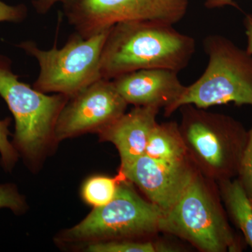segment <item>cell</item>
Returning a JSON list of instances; mask_svg holds the SVG:
<instances>
[{"instance_id":"6da1fadb","label":"cell","mask_w":252,"mask_h":252,"mask_svg":"<svg viewBox=\"0 0 252 252\" xmlns=\"http://www.w3.org/2000/svg\"><path fill=\"white\" fill-rule=\"evenodd\" d=\"M173 26L149 22L113 26L101 56L102 78L112 80L140 69H185L195 54V41Z\"/></svg>"},{"instance_id":"7a4b0ae2","label":"cell","mask_w":252,"mask_h":252,"mask_svg":"<svg viewBox=\"0 0 252 252\" xmlns=\"http://www.w3.org/2000/svg\"><path fill=\"white\" fill-rule=\"evenodd\" d=\"M160 231L203 252H240L246 243L230 227L216 182L198 170L178 201L164 215Z\"/></svg>"},{"instance_id":"3957f363","label":"cell","mask_w":252,"mask_h":252,"mask_svg":"<svg viewBox=\"0 0 252 252\" xmlns=\"http://www.w3.org/2000/svg\"><path fill=\"white\" fill-rule=\"evenodd\" d=\"M180 109L179 127L195 168L215 182L237 177L248 140V131L243 124L230 116L192 104Z\"/></svg>"},{"instance_id":"277c9868","label":"cell","mask_w":252,"mask_h":252,"mask_svg":"<svg viewBox=\"0 0 252 252\" xmlns=\"http://www.w3.org/2000/svg\"><path fill=\"white\" fill-rule=\"evenodd\" d=\"M0 95L15 119L13 145L32 167L44 158L55 140V127L69 97L48 95L19 81L11 62L0 55Z\"/></svg>"},{"instance_id":"5b68a950","label":"cell","mask_w":252,"mask_h":252,"mask_svg":"<svg viewBox=\"0 0 252 252\" xmlns=\"http://www.w3.org/2000/svg\"><path fill=\"white\" fill-rule=\"evenodd\" d=\"M203 48L209 59L205 72L186 86L167 117L187 104L202 109L229 103L252 106V55L220 34L207 35Z\"/></svg>"},{"instance_id":"8992f818","label":"cell","mask_w":252,"mask_h":252,"mask_svg":"<svg viewBox=\"0 0 252 252\" xmlns=\"http://www.w3.org/2000/svg\"><path fill=\"white\" fill-rule=\"evenodd\" d=\"M163 211L144 200L131 182L121 181L112 201L94 210L80 223L66 230L61 240L90 244L117 240H135L160 231Z\"/></svg>"},{"instance_id":"52a82bcc","label":"cell","mask_w":252,"mask_h":252,"mask_svg":"<svg viewBox=\"0 0 252 252\" xmlns=\"http://www.w3.org/2000/svg\"><path fill=\"white\" fill-rule=\"evenodd\" d=\"M109 30L84 38L77 32L61 49L42 50L32 41L19 47L39 63V76L33 88L44 94L54 93L70 97L102 79L101 56Z\"/></svg>"},{"instance_id":"ba28073f","label":"cell","mask_w":252,"mask_h":252,"mask_svg":"<svg viewBox=\"0 0 252 252\" xmlns=\"http://www.w3.org/2000/svg\"><path fill=\"white\" fill-rule=\"evenodd\" d=\"M189 4V0H74L63 6L68 23L86 39L120 23L174 26L185 17Z\"/></svg>"},{"instance_id":"9c48e42d","label":"cell","mask_w":252,"mask_h":252,"mask_svg":"<svg viewBox=\"0 0 252 252\" xmlns=\"http://www.w3.org/2000/svg\"><path fill=\"white\" fill-rule=\"evenodd\" d=\"M127 106L112 80L99 79L69 99L56 122V143L90 132L99 134L125 114Z\"/></svg>"},{"instance_id":"30bf717a","label":"cell","mask_w":252,"mask_h":252,"mask_svg":"<svg viewBox=\"0 0 252 252\" xmlns=\"http://www.w3.org/2000/svg\"><path fill=\"white\" fill-rule=\"evenodd\" d=\"M196 170L189 158L177 162H161L144 154L120 167L119 173L124 180L135 184L149 201L165 214L178 201Z\"/></svg>"},{"instance_id":"8fae6325","label":"cell","mask_w":252,"mask_h":252,"mask_svg":"<svg viewBox=\"0 0 252 252\" xmlns=\"http://www.w3.org/2000/svg\"><path fill=\"white\" fill-rule=\"evenodd\" d=\"M179 72L168 69H140L112 79L119 94L135 107H155L167 113L185 90Z\"/></svg>"},{"instance_id":"7c38bea8","label":"cell","mask_w":252,"mask_h":252,"mask_svg":"<svg viewBox=\"0 0 252 252\" xmlns=\"http://www.w3.org/2000/svg\"><path fill=\"white\" fill-rule=\"evenodd\" d=\"M159 111L155 107H135L99 132V141L111 142L117 147L121 158L120 167L129 165L145 154Z\"/></svg>"},{"instance_id":"4fadbf2b","label":"cell","mask_w":252,"mask_h":252,"mask_svg":"<svg viewBox=\"0 0 252 252\" xmlns=\"http://www.w3.org/2000/svg\"><path fill=\"white\" fill-rule=\"evenodd\" d=\"M227 215L252 250V204L238 178L216 182Z\"/></svg>"},{"instance_id":"5bb4252c","label":"cell","mask_w":252,"mask_h":252,"mask_svg":"<svg viewBox=\"0 0 252 252\" xmlns=\"http://www.w3.org/2000/svg\"><path fill=\"white\" fill-rule=\"evenodd\" d=\"M145 154L161 162H177L189 158L179 124L157 123L149 135Z\"/></svg>"},{"instance_id":"9a60e30c","label":"cell","mask_w":252,"mask_h":252,"mask_svg":"<svg viewBox=\"0 0 252 252\" xmlns=\"http://www.w3.org/2000/svg\"><path fill=\"white\" fill-rule=\"evenodd\" d=\"M124 180L121 174L116 177L94 176L86 181L81 189L84 201L91 206L98 207L112 201L117 193L121 181Z\"/></svg>"},{"instance_id":"2e32d148","label":"cell","mask_w":252,"mask_h":252,"mask_svg":"<svg viewBox=\"0 0 252 252\" xmlns=\"http://www.w3.org/2000/svg\"><path fill=\"white\" fill-rule=\"evenodd\" d=\"M90 252H175V248L163 242L117 240L87 244Z\"/></svg>"},{"instance_id":"e0dca14e","label":"cell","mask_w":252,"mask_h":252,"mask_svg":"<svg viewBox=\"0 0 252 252\" xmlns=\"http://www.w3.org/2000/svg\"><path fill=\"white\" fill-rule=\"evenodd\" d=\"M239 168L238 180L252 204V125Z\"/></svg>"},{"instance_id":"ac0fdd59","label":"cell","mask_w":252,"mask_h":252,"mask_svg":"<svg viewBox=\"0 0 252 252\" xmlns=\"http://www.w3.org/2000/svg\"><path fill=\"white\" fill-rule=\"evenodd\" d=\"M11 120L9 118L0 120V154L1 165L7 171L12 170L17 162L18 153L12 143H10L8 137L10 135L9 126Z\"/></svg>"},{"instance_id":"d6986e66","label":"cell","mask_w":252,"mask_h":252,"mask_svg":"<svg viewBox=\"0 0 252 252\" xmlns=\"http://www.w3.org/2000/svg\"><path fill=\"white\" fill-rule=\"evenodd\" d=\"M9 208L15 214H21L26 210V203L14 185H0V209Z\"/></svg>"},{"instance_id":"ffe728a7","label":"cell","mask_w":252,"mask_h":252,"mask_svg":"<svg viewBox=\"0 0 252 252\" xmlns=\"http://www.w3.org/2000/svg\"><path fill=\"white\" fill-rule=\"evenodd\" d=\"M28 9L24 4L10 6L0 0V22L20 23L27 17Z\"/></svg>"},{"instance_id":"44dd1931","label":"cell","mask_w":252,"mask_h":252,"mask_svg":"<svg viewBox=\"0 0 252 252\" xmlns=\"http://www.w3.org/2000/svg\"><path fill=\"white\" fill-rule=\"evenodd\" d=\"M73 1L74 0H34L32 4L38 14H45L57 3L61 2L65 5Z\"/></svg>"},{"instance_id":"7402d4cb","label":"cell","mask_w":252,"mask_h":252,"mask_svg":"<svg viewBox=\"0 0 252 252\" xmlns=\"http://www.w3.org/2000/svg\"><path fill=\"white\" fill-rule=\"evenodd\" d=\"M247 36L246 51L252 56V14H246L243 21Z\"/></svg>"},{"instance_id":"603a6c76","label":"cell","mask_w":252,"mask_h":252,"mask_svg":"<svg viewBox=\"0 0 252 252\" xmlns=\"http://www.w3.org/2000/svg\"><path fill=\"white\" fill-rule=\"evenodd\" d=\"M228 5L235 6L234 0H205V6L207 9H219Z\"/></svg>"}]
</instances>
